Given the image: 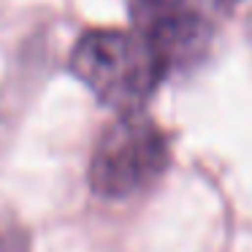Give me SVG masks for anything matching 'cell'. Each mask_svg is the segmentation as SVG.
I'll use <instances>...</instances> for the list:
<instances>
[{"label": "cell", "instance_id": "6da1fadb", "mask_svg": "<svg viewBox=\"0 0 252 252\" xmlns=\"http://www.w3.org/2000/svg\"><path fill=\"white\" fill-rule=\"evenodd\" d=\"M71 71L117 114L144 111L168 68L136 30H90L71 52Z\"/></svg>", "mask_w": 252, "mask_h": 252}, {"label": "cell", "instance_id": "7a4b0ae2", "mask_svg": "<svg viewBox=\"0 0 252 252\" xmlns=\"http://www.w3.org/2000/svg\"><path fill=\"white\" fill-rule=\"evenodd\" d=\"M171 163L168 136L144 111L120 114L103 130L90 160V185L98 195L120 201L147 190Z\"/></svg>", "mask_w": 252, "mask_h": 252}, {"label": "cell", "instance_id": "3957f363", "mask_svg": "<svg viewBox=\"0 0 252 252\" xmlns=\"http://www.w3.org/2000/svg\"><path fill=\"white\" fill-rule=\"evenodd\" d=\"M133 30L155 46L168 73L187 71L206 57L212 25L190 0H127Z\"/></svg>", "mask_w": 252, "mask_h": 252}, {"label": "cell", "instance_id": "277c9868", "mask_svg": "<svg viewBox=\"0 0 252 252\" xmlns=\"http://www.w3.org/2000/svg\"><path fill=\"white\" fill-rule=\"evenodd\" d=\"M217 3H222V6H236V3H241V0H217Z\"/></svg>", "mask_w": 252, "mask_h": 252}]
</instances>
